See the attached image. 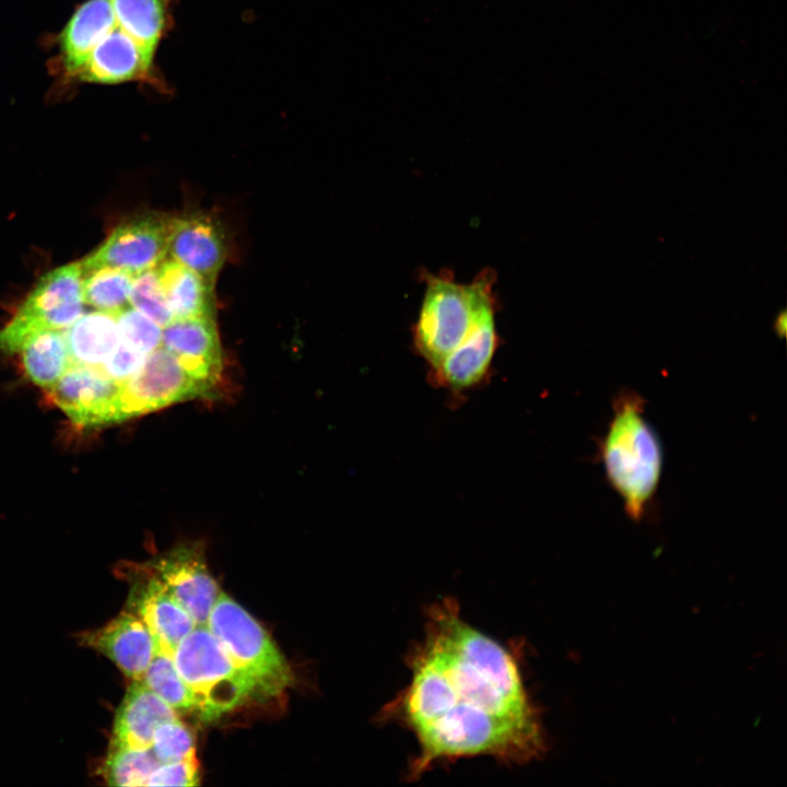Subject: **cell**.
<instances>
[{"label":"cell","instance_id":"obj_1","mask_svg":"<svg viewBox=\"0 0 787 787\" xmlns=\"http://www.w3.org/2000/svg\"><path fill=\"white\" fill-rule=\"evenodd\" d=\"M424 621L407 655L409 680L378 716L415 739L407 777L461 759H540L548 736L516 653L467 622L454 598L430 604Z\"/></svg>","mask_w":787,"mask_h":787},{"label":"cell","instance_id":"obj_2","mask_svg":"<svg viewBox=\"0 0 787 787\" xmlns=\"http://www.w3.org/2000/svg\"><path fill=\"white\" fill-rule=\"evenodd\" d=\"M645 399L631 390L619 393L613 414L599 443V457L627 516L639 521L647 513L662 471L660 441L645 419Z\"/></svg>","mask_w":787,"mask_h":787},{"label":"cell","instance_id":"obj_3","mask_svg":"<svg viewBox=\"0 0 787 787\" xmlns=\"http://www.w3.org/2000/svg\"><path fill=\"white\" fill-rule=\"evenodd\" d=\"M421 274L425 291L412 329L413 343L433 368L463 340L481 310L496 301V275L485 269L471 283L461 284L449 271Z\"/></svg>","mask_w":787,"mask_h":787},{"label":"cell","instance_id":"obj_4","mask_svg":"<svg viewBox=\"0 0 787 787\" xmlns=\"http://www.w3.org/2000/svg\"><path fill=\"white\" fill-rule=\"evenodd\" d=\"M173 659L202 720L218 719L249 700L260 701L255 683L233 663L207 625H196Z\"/></svg>","mask_w":787,"mask_h":787},{"label":"cell","instance_id":"obj_5","mask_svg":"<svg viewBox=\"0 0 787 787\" xmlns=\"http://www.w3.org/2000/svg\"><path fill=\"white\" fill-rule=\"evenodd\" d=\"M205 625L233 663L255 683L260 701L278 696L293 684L291 667L267 631L224 592Z\"/></svg>","mask_w":787,"mask_h":787},{"label":"cell","instance_id":"obj_6","mask_svg":"<svg viewBox=\"0 0 787 787\" xmlns=\"http://www.w3.org/2000/svg\"><path fill=\"white\" fill-rule=\"evenodd\" d=\"M83 304L80 262L49 271L0 329V351L17 353L43 331L68 329L82 315Z\"/></svg>","mask_w":787,"mask_h":787},{"label":"cell","instance_id":"obj_7","mask_svg":"<svg viewBox=\"0 0 787 787\" xmlns=\"http://www.w3.org/2000/svg\"><path fill=\"white\" fill-rule=\"evenodd\" d=\"M208 393L210 390L191 377L172 353L158 346L145 356L134 375L121 381V418L125 421Z\"/></svg>","mask_w":787,"mask_h":787},{"label":"cell","instance_id":"obj_8","mask_svg":"<svg viewBox=\"0 0 787 787\" xmlns=\"http://www.w3.org/2000/svg\"><path fill=\"white\" fill-rule=\"evenodd\" d=\"M171 220L167 215L148 213L124 222L80 262L82 273L113 267L136 275L157 268L167 257Z\"/></svg>","mask_w":787,"mask_h":787},{"label":"cell","instance_id":"obj_9","mask_svg":"<svg viewBox=\"0 0 787 787\" xmlns=\"http://www.w3.org/2000/svg\"><path fill=\"white\" fill-rule=\"evenodd\" d=\"M143 568L165 587L189 613L196 625L207 624L222 591L208 569L200 543L176 545L144 564Z\"/></svg>","mask_w":787,"mask_h":787},{"label":"cell","instance_id":"obj_10","mask_svg":"<svg viewBox=\"0 0 787 787\" xmlns=\"http://www.w3.org/2000/svg\"><path fill=\"white\" fill-rule=\"evenodd\" d=\"M51 401L80 427H97L122 421L121 381L97 367L71 364L59 380L47 388Z\"/></svg>","mask_w":787,"mask_h":787},{"label":"cell","instance_id":"obj_11","mask_svg":"<svg viewBox=\"0 0 787 787\" xmlns=\"http://www.w3.org/2000/svg\"><path fill=\"white\" fill-rule=\"evenodd\" d=\"M154 55L116 26L95 46L71 79L98 84L137 81L167 91V84L154 64Z\"/></svg>","mask_w":787,"mask_h":787},{"label":"cell","instance_id":"obj_12","mask_svg":"<svg viewBox=\"0 0 787 787\" xmlns=\"http://www.w3.org/2000/svg\"><path fill=\"white\" fill-rule=\"evenodd\" d=\"M497 301L486 305L463 340L431 368L435 383L455 392L478 385L488 374L498 348L495 313Z\"/></svg>","mask_w":787,"mask_h":787},{"label":"cell","instance_id":"obj_13","mask_svg":"<svg viewBox=\"0 0 787 787\" xmlns=\"http://www.w3.org/2000/svg\"><path fill=\"white\" fill-rule=\"evenodd\" d=\"M225 257V234L215 218L203 212L172 218L167 238V258L214 285Z\"/></svg>","mask_w":787,"mask_h":787},{"label":"cell","instance_id":"obj_14","mask_svg":"<svg viewBox=\"0 0 787 787\" xmlns=\"http://www.w3.org/2000/svg\"><path fill=\"white\" fill-rule=\"evenodd\" d=\"M80 642L106 656L132 681L142 679L158 650L149 626L130 609L104 626L84 632Z\"/></svg>","mask_w":787,"mask_h":787},{"label":"cell","instance_id":"obj_15","mask_svg":"<svg viewBox=\"0 0 787 787\" xmlns=\"http://www.w3.org/2000/svg\"><path fill=\"white\" fill-rule=\"evenodd\" d=\"M161 346L209 390L216 384L222 356L214 316L174 319L162 328Z\"/></svg>","mask_w":787,"mask_h":787},{"label":"cell","instance_id":"obj_16","mask_svg":"<svg viewBox=\"0 0 787 787\" xmlns=\"http://www.w3.org/2000/svg\"><path fill=\"white\" fill-rule=\"evenodd\" d=\"M132 586L128 609L136 612L152 632L158 651L172 655L178 644L195 629L189 613L146 569Z\"/></svg>","mask_w":787,"mask_h":787},{"label":"cell","instance_id":"obj_17","mask_svg":"<svg viewBox=\"0 0 787 787\" xmlns=\"http://www.w3.org/2000/svg\"><path fill=\"white\" fill-rule=\"evenodd\" d=\"M176 718L169 705L136 680L116 710L110 748L150 749L155 730Z\"/></svg>","mask_w":787,"mask_h":787},{"label":"cell","instance_id":"obj_18","mask_svg":"<svg viewBox=\"0 0 787 787\" xmlns=\"http://www.w3.org/2000/svg\"><path fill=\"white\" fill-rule=\"evenodd\" d=\"M116 26L110 0H85L59 35V52L67 75L71 78Z\"/></svg>","mask_w":787,"mask_h":787},{"label":"cell","instance_id":"obj_19","mask_svg":"<svg viewBox=\"0 0 787 787\" xmlns=\"http://www.w3.org/2000/svg\"><path fill=\"white\" fill-rule=\"evenodd\" d=\"M156 272L174 319L214 316L212 284L171 258Z\"/></svg>","mask_w":787,"mask_h":787},{"label":"cell","instance_id":"obj_20","mask_svg":"<svg viewBox=\"0 0 787 787\" xmlns=\"http://www.w3.org/2000/svg\"><path fill=\"white\" fill-rule=\"evenodd\" d=\"M71 364L101 366L120 342L116 316L106 312L81 315L64 332Z\"/></svg>","mask_w":787,"mask_h":787},{"label":"cell","instance_id":"obj_21","mask_svg":"<svg viewBox=\"0 0 787 787\" xmlns=\"http://www.w3.org/2000/svg\"><path fill=\"white\" fill-rule=\"evenodd\" d=\"M116 23L145 49L155 54L174 24L175 0H110Z\"/></svg>","mask_w":787,"mask_h":787},{"label":"cell","instance_id":"obj_22","mask_svg":"<svg viewBox=\"0 0 787 787\" xmlns=\"http://www.w3.org/2000/svg\"><path fill=\"white\" fill-rule=\"evenodd\" d=\"M21 353L26 376L46 389L55 385L71 365L63 330L36 334Z\"/></svg>","mask_w":787,"mask_h":787},{"label":"cell","instance_id":"obj_23","mask_svg":"<svg viewBox=\"0 0 787 787\" xmlns=\"http://www.w3.org/2000/svg\"><path fill=\"white\" fill-rule=\"evenodd\" d=\"M133 275L113 267H99L82 273L84 304L117 314L129 306Z\"/></svg>","mask_w":787,"mask_h":787},{"label":"cell","instance_id":"obj_24","mask_svg":"<svg viewBox=\"0 0 787 787\" xmlns=\"http://www.w3.org/2000/svg\"><path fill=\"white\" fill-rule=\"evenodd\" d=\"M141 681L177 714L195 712L192 695L172 655L157 650Z\"/></svg>","mask_w":787,"mask_h":787},{"label":"cell","instance_id":"obj_25","mask_svg":"<svg viewBox=\"0 0 787 787\" xmlns=\"http://www.w3.org/2000/svg\"><path fill=\"white\" fill-rule=\"evenodd\" d=\"M158 765L151 749L110 748L103 772L108 785L146 786Z\"/></svg>","mask_w":787,"mask_h":787},{"label":"cell","instance_id":"obj_26","mask_svg":"<svg viewBox=\"0 0 787 787\" xmlns=\"http://www.w3.org/2000/svg\"><path fill=\"white\" fill-rule=\"evenodd\" d=\"M129 304L162 328L174 320L156 268L133 275Z\"/></svg>","mask_w":787,"mask_h":787},{"label":"cell","instance_id":"obj_27","mask_svg":"<svg viewBox=\"0 0 787 787\" xmlns=\"http://www.w3.org/2000/svg\"><path fill=\"white\" fill-rule=\"evenodd\" d=\"M150 749L160 764L181 761L196 756L195 736L176 718L155 730Z\"/></svg>","mask_w":787,"mask_h":787},{"label":"cell","instance_id":"obj_28","mask_svg":"<svg viewBox=\"0 0 787 787\" xmlns=\"http://www.w3.org/2000/svg\"><path fill=\"white\" fill-rule=\"evenodd\" d=\"M115 316L122 343L144 355L161 346L162 327L145 315L128 306Z\"/></svg>","mask_w":787,"mask_h":787},{"label":"cell","instance_id":"obj_29","mask_svg":"<svg viewBox=\"0 0 787 787\" xmlns=\"http://www.w3.org/2000/svg\"><path fill=\"white\" fill-rule=\"evenodd\" d=\"M200 772L196 756L162 763L150 775L146 786H199Z\"/></svg>","mask_w":787,"mask_h":787},{"label":"cell","instance_id":"obj_30","mask_svg":"<svg viewBox=\"0 0 787 787\" xmlns=\"http://www.w3.org/2000/svg\"><path fill=\"white\" fill-rule=\"evenodd\" d=\"M145 356L120 341L110 356L97 368L109 378L124 381L141 368Z\"/></svg>","mask_w":787,"mask_h":787},{"label":"cell","instance_id":"obj_31","mask_svg":"<svg viewBox=\"0 0 787 787\" xmlns=\"http://www.w3.org/2000/svg\"><path fill=\"white\" fill-rule=\"evenodd\" d=\"M785 324H786V318H785V314H783L782 316H778L777 321L775 322L776 331L784 334L785 329H786Z\"/></svg>","mask_w":787,"mask_h":787}]
</instances>
